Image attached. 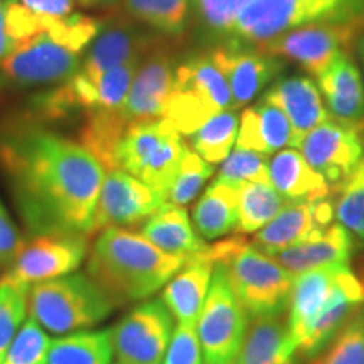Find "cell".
I'll use <instances>...</instances> for the list:
<instances>
[{"label": "cell", "instance_id": "6da1fadb", "mask_svg": "<svg viewBox=\"0 0 364 364\" xmlns=\"http://www.w3.org/2000/svg\"><path fill=\"white\" fill-rule=\"evenodd\" d=\"M0 167L31 236L95 233L105 167L80 142L21 120L0 132Z\"/></svg>", "mask_w": 364, "mask_h": 364}, {"label": "cell", "instance_id": "7a4b0ae2", "mask_svg": "<svg viewBox=\"0 0 364 364\" xmlns=\"http://www.w3.org/2000/svg\"><path fill=\"white\" fill-rule=\"evenodd\" d=\"M186 262V257L169 255L154 247L142 235L110 226L95 240L86 273L118 307L152 297Z\"/></svg>", "mask_w": 364, "mask_h": 364}, {"label": "cell", "instance_id": "3957f363", "mask_svg": "<svg viewBox=\"0 0 364 364\" xmlns=\"http://www.w3.org/2000/svg\"><path fill=\"white\" fill-rule=\"evenodd\" d=\"M206 255L215 265L225 268L231 290L250 318L287 311L295 277L270 255L240 236L208 247Z\"/></svg>", "mask_w": 364, "mask_h": 364}, {"label": "cell", "instance_id": "277c9868", "mask_svg": "<svg viewBox=\"0 0 364 364\" xmlns=\"http://www.w3.org/2000/svg\"><path fill=\"white\" fill-rule=\"evenodd\" d=\"M117 304L88 273H70L31 287L27 312L53 334H70L105 321Z\"/></svg>", "mask_w": 364, "mask_h": 364}, {"label": "cell", "instance_id": "5b68a950", "mask_svg": "<svg viewBox=\"0 0 364 364\" xmlns=\"http://www.w3.org/2000/svg\"><path fill=\"white\" fill-rule=\"evenodd\" d=\"M188 145L166 118L127 129L115 154V169L129 172L167 201Z\"/></svg>", "mask_w": 364, "mask_h": 364}, {"label": "cell", "instance_id": "8992f818", "mask_svg": "<svg viewBox=\"0 0 364 364\" xmlns=\"http://www.w3.org/2000/svg\"><path fill=\"white\" fill-rule=\"evenodd\" d=\"M364 31V16L329 17L295 27L279 38L258 43V53L289 58L304 70L318 76L338 54L348 53L349 46Z\"/></svg>", "mask_w": 364, "mask_h": 364}, {"label": "cell", "instance_id": "52a82bcc", "mask_svg": "<svg viewBox=\"0 0 364 364\" xmlns=\"http://www.w3.org/2000/svg\"><path fill=\"white\" fill-rule=\"evenodd\" d=\"M208 363L228 361L238 356L248 331V314L231 290L221 265H215L211 285L201 316L196 324Z\"/></svg>", "mask_w": 364, "mask_h": 364}, {"label": "cell", "instance_id": "ba28073f", "mask_svg": "<svg viewBox=\"0 0 364 364\" xmlns=\"http://www.w3.org/2000/svg\"><path fill=\"white\" fill-rule=\"evenodd\" d=\"M349 0H252L236 17L231 36L265 43L299 26L336 17Z\"/></svg>", "mask_w": 364, "mask_h": 364}, {"label": "cell", "instance_id": "9c48e42d", "mask_svg": "<svg viewBox=\"0 0 364 364\" xmlns=\"http://www.w3.org/2000/svg\"><path fill=\"white\" fill-rule=\"evenodd\" d=\"M174 332L172 316L162 299L145 300L112 329L118 364H161Z\"/></svg>", "mask_w": 364, "mask_h": 364}, {"label": "cell", "instance_id": "30bf717a", "mask_svg": "<svg viewBox=\"0 0 364 364\" xmlns=\"http://www.w3.org/2000/svg\"><path fill=\"white\" fill-rule=\"evenodd\" d=\"M83 54L73 51L48 31L27 39L0 63L7 85L38 86L65 83L81 70Z\"/></svg>", "mask_w": 364, "mask_h": 364}, {"label": "cell", "instance_id": "8fae6325", "mask_svg": "<svg viewBox=\"0 0 364 364\" xmlns=\"http://www.w3.org/2000/svg\"><path fill=\"white\" fill-rule=\"evenodd\" d=\"M88 236L41 235L24 245L7 275L27 287L70 275L88 257Z\"/></svg>", "mask_w": 364, "mask_h": 364}, {"label": "cell", "instance_id": "7c38bea8", "mask_svg": "<svg viewBox=\"0 0 364 364\" xmlns=\"http://www.w3.org/2000/svg\"><path fill=\"white\" fill-rule=\"evenodd\" d=\"M299 149L309 166L324 177L331 189H338L363 159V134L331 117L309 132Z\"/></svg>", "mask_w": 364, "mask_h": 364}, {"label": "cell", "instance_id": "4fadbf2b", "mask_svg": "<svg viewBox=\"0 0 364 364\" xmlns=\"http://www.w3.org/2000/svg\"><path fill=\"white\" fill-rule=\"evenodd\" d=\"M159 48L157 36L145 33L135 26L127 14L112 16L103 21L93 43L88 46L80 73L91 81H97L103 73L130 61H142Z\"/></svg>", "mask_w": 364, "mask_h": 364}, {"label": "cell", "instance_id": "5bb4252c", "mask_svg": "<svg viewBox=\"0 0 364 364\" xmlns=\"http://www.w3.org/2000/svg\"><path fill=\"white\" fill-rule=\"evenodd\" d=\"M166 199L122 169L108 171L100 189L95 231L110 226H134L152 216Z\"/></svg>", "mask_w": 364, "mask_h": 364}, {"label": "cell", "instance_id": "9a60e30c", "mask_svg": "<svg viewBox=\"0 0 364 364\" xmlns=\"http://www.w3.org/2000/svg\"><path fill=\"white\" fill-rule=\"evenodd\" d=\"M174 81L176 70L169 54L161 49L149 54L136 71L122 107V117L127 127L162 118Z\"/></svg>", "mask_w": 364, "mask_h": 364}, {"label": "cell", "instance_id": "2e32d148", "mask_svg": "<svg viewBox=\"0 0 364 364\" xmlns=\"http://www.w3.org/2000/svg\"><path fill=\"white\" fill-rule=\"evenodd\" d=\"M209 56L230 85L233 110L252 102L282 70V63L275 58L262 53H247L238 44L218 48Z\"/></svg>", "mask_w": 364, "mask_h": 364}, {"label": "cell", "instance_id": "e0dca14e", "mask_svg": "<svg viewBox=\"0 0 364 364\" xmlns=\"http://www.w3.org/2000/svg\"><path fill=\"white\" fill-rule=\"evenodd\" d=\"M324 93L331 117L358 132H364V86L361 73L349 58L338 54L321 75L316 76Z\"/></svg>", "mask_w": 364, "mask_h": 364}, {"label": "cell", "instance_id": "ac0fdd59", "mask_svg": "<svg viewBox=\"0 0 364 364\" xmlns=\"http://www.w3.org/2000/svg\"><path fill=\"white\" fill-rule=\"evenodd\" d=\"M263 100L280 108L289 118L292 127V147L297 149L309 132L331 118L316 85L304 76L279 81L267 91Z\"/></svg>", "mask_w": 364, "mask_h": 364}, {"label": "cell", "instance_id": "d6986e66", "mask_svg": "<svg viewBox=\"0 0 364 364\" xmlns=\"http://www.w3.org/2000/svg\"><path fill=\"white\" fill-rule=\"evenodd\" d=\"M206 250L189 257L184 267L167 282L162 292V302L179 324H198V318L206 302L209 285L215 273V263L208 258Z\"/></svg>", "mask_w": 364, "mask_h": 364}, {"label": "cell", "instance_id": "ffe728a7", "mask_svg": "<svg viewBox=\"0 0 364 364\" xmlns=\"http://www.w3.org/2000/svg\"><path fill=\"white\" fill-rule=\"evenodd\" d=\"M353 255V240L343 225H329L311 238L300 241L284 252L273 255L275 260L294 277L327 265H344Z\"/></svg>", "mask_w": 364, "mask_h": 364}, {"label": "cell", "instance_id": "44dd1931", "mask_svg": "<svg viewBox=\"0 0 364 364\" xmlns=\"http://www.w3.org/2000/svg\"><path fill=\"white\" fill-rule=\"evenodd\" d=\"M284 314L253 318L241 344L236 364H299Z\"/></svg>", "mask_w": 364, "mask_h": 364}, {"label": "cell", "instance_id": "7402d4cb", "mask_svg": "<svg viewBox=\"0 0 364 364\" xmlns=\"http://www.w3.org/2000/svg\"><path fill=\"white\" fill-rule=\"evenodd\" d=\"M140 235L154 247L177 257H194L209 247L196 233L188 211L167 201L144 221Z\"/></svg>", "mask_w": 364, "mask_h": 364}, {"label": "cell", "instance_id": "603a6c76", "mask_svg": "<svg viewBox=\"0 0 364 364\" xmlns=\"http://www.w3.org/2000/svg\"><path fill=\"white\" fill-rule=\"evenodd\" d=\"M344 265H348V263H344ZM344 265L321 267L302 273L295 279L289 307H287V311H289L287 326H289L294 344L306 331L309 322L317 316L326 300L331 297L332 290L338 285L339 273Z\"/></svg>", "mask_w": 364, "mask_h": 364}, {"label": "cell", "instance_id": "cb8c5ba5", "mask_svg": "<svg viewBox=\"0 0 364 364\" xmlns=\"http://www.w3.org/2000/svg\"><path fill=\"white\" fill-rule=\"evenodd\" d=\"M322 230L326 228H322L316 220L314 201H289L279 215L257 231L250 243L273 257Z\"/></svg>", "mask_w": 364, "mask_h": 364}, {"label": "cell", "instance_id": "d4e9b609", "mask_svg": "<svg viewBox=\"0 0 364 364\" xmlns=\"http://www.w3.org/2000/svg\"><path fill=\"white\" fill-rule=\"evenodd\" d=\"M285 145L292 147V127L280 108L262 100L243 112L236 147L268 157Z\"/></svg>", "mask_w": 364, "mask_h": 364}, {"label": "cell", "instance_id": "484cf974", "mask_svg": "<svg viewBox=\"0 0 364 364\" xmlns=\"http://www.w3.org/2000/svg\"><path fill=\"white\" fill-rule=\"evenodd\" d=\"M270 184L287 201H316L331 196L327 181L314 171L302 154L295 149L282 150L268 164Z\"/></svg>", "mask_w": 364, "mask_h": 364}, {"label": "cell", "instance_id": "4316f807", "mask_svg": "<svg viewBox=\"0 0 364 364\" xmlns=\"http://www.w3.org/2000/svg\"><path fill=\"white\" fill-rule=\"evenodd\" d=\"M238 191L218 179L204 191L193 211V220L199 235L206 240H216L236 230Z\"/></svg>", "mask_w": 364, "mask_h": 364}, {"label": "cell", "instance_id": "83f0119b", "mask_svg": "<svg viewBox=\"0 0 364 364\" xmlns=\"http://www.w3.org/2000/svg\"><path fill=\"white\" fill-rule=\"evenodd\" d=\"M112 329L76 331L54 339L48 364H112Z\"/></svg>", "mask_w": 364, "mask_h": 364}, {"label": "cell", "instance_id": "f1b7e54d", "mask_svg": "<svg viewBox=\"0 0 364 364\" xmlns=\"http://www.w3.org/2000/svg\"><path fill=\"white\" fill-rule=\"evenodd\" d=\"M174 83L193 90L218 112L233 110L230 85L211 56H196L182 63L176 70Z\"/></svg>", "mask_w": 364, "mask_h": 364}, {"label": "cell", "instance_id": "f546056e", "mask_svg": "<svg viewBox=\"0 0 364 364\" xmlns=\"http://www.w3.org/2000/svg\"><path fill=\"white\" fill-rule=\"evenodd\" d=\"M289 203L270 182H248L238 191V233H255Z\"/></svg>", "mask_w": 364, "mask_h": 364}, {"label": "cell", "instance_id": "4dcf8cb0", "mask_svg": "<svg viewBox=\"0 0 364 364\" xmlns=\"http://www.w3.org/2000/svg\"><path fill=\"white\" fill-rule=\"evenodd\" d=\"M124 9L132 19L166 36H179L188 26L189 0H124Z\"/></svg>", "mask_w": 364, "mask_h": 364}, {"label": "cell", "instance_id": "1f68e13d", "mask_svg": "<svg viewBox=\"0 0 364 364\" xmlns=\"http://www.w3.org/2000/svg\"><path fill=\"white\" fill-rule=\"evenodd\" d=\"M238 136V117L233 110L216 113L191 135V145L209 164H220L230 156Z\"/></svg>", "mask_w": 364, "mask_h": 364}, {"label": "cell", "instance_id": "d6a6232c", "mask_svg": "<svg viewBox=\"0 0 364 364\" xmlns=\"http://www.w3.org/2000/svg\"><path fill=\"white\" fill-rule=\"evenodd\" d=\"M46 27L48 21L31 14L19 0H0V63Z\"/></svg>", "mask_w": 364, "mask_h": 364}, {"label": "cell", "instance_id": "836d02e7", "mask_svg": "<svg viewBox=\"0 0 364 364\" xmlns=\"http://www.w3.org/2000/svg\"><path fill=\"white\" fill-rule=\"evenodd\" d=\"M31 287L19 284L11 275L0 280V364L4 363L7 349L24 324L27 314V299Z\"/></svg>", "mask_w": 364, "mask_h": 364}, {"label": "cell", "instance_id": "e575fe53", "mask_svg": "<svg viewBox=\"0 0 364 364\" xmlns=\"http://www.w3.org/2000/svg\"><path fill=\"white\" fill-rule=\"evenodd\" d=\"M312 364H364V306L341 326Z\"/></svg>", "mask_w": 364, "mask_h": 364}, {"label": "cell", "instance_id": "d590c367", "mask_svg": "<svg viewBox=\"0 0 364 364\" xmlns=\"http://www.w3.org/2000/svg\"><path fill=\"white\" fill-rule=\"evenodd\" d=\"M334 213L341 225L364 243V157L338 188Z\"/></svg>", "mask_w": 364, "mask_h": 364}, {"label": "cell", "instance_id": "8d00e7d4", "mask_svg": "<svg viewBox=\"0 0 364 364\" xmlns=\"http://www.w3.org/2000/svg\"><path fill=\"white\" fill-rule=\"evenodd\" d=\"M213 174H215L213 164L206 162L188 147L181 159L179 171L172 181L169 193H167V203L184 206V204L194 201L196 196L203 189L204 182Z\"/></svg>", "mask_w": 364, "mask_h": 364}, {"label": "cell", "instance_id": "74e56055", "mask_svg": "<svg viewBox=\"0 0 364 364\" xmlns=\"http://www.w3.org/2000/svg\"><path fill=\"white\" fill-rule=\"evenodd\" d=\"M53 339L38 321L29 317L9 346L2 364H48Z\"/></svg>", "mask_w": 364, "mask_h": 364}, {"label": "cell", "instance_id": "f35d334b", "mask_svg": "<svg viewBox=\"0 0 364 364\" xmlns=\"http://www.w3.org/2000/svg\"><path fill=\"white\" fill-rule=\"evenodd\" d=\"M216 179L236 189L248 182H270L267 156L253 152V150L235 147L233 152H230V156L223 161Z\"/></svg>", "mask_w": 364, "mask_h": 364}, {"label": "cell", "instance_id": "ab89813d", "mask_svg": "<svg viewBox=\"0 0 364 364\" xmlns=\"http://www.w3.org/2000/svg\"><path fill=\"white\" fill-rule=\"evenodd\" d=\"M252 0H196L199 16L209 29L220 34H230L240 12Z\"/></svg>", "mask_w": 364, "mask_h": 364}, {"label": "cell", "instance_id": "60d3db41", "mask_svg": "<svg viewBox=\"0 0 364 364\" xmlns=\"http://www.w3.org/2000/svg\"><path fill=\"white\" fill-rule=\"evenodd\" d=\"M162 364H203V348L196 326L176 327Z\"/></svg>", "mask_w": 364, "mask_h": 364}, {"label": "cell", "instance_id": "b9f144b4", "mask_svg": "<svg viewBox=\"0 0 364 364\" xmlns=\"http://www.w3.org/2000/svg\"><path fill=\"white\" fill-rule=\"evenodd\" d=\"M24 245L19 228L16 226L6 206L0 201V267L11 268Z\"/></svg>", "mask_w": 364, "mask_h": 364}, {"label": "cell", "instance_id": "7bdbcfd3", "mask_svg": "<svg viewBox=\"0 0 364 364\" xmlns=\"http://www.w3.org/2000/svg\"><path fill=\"white\" fill-rule=\"evenodd\" d=\"M31 14L44 21H56L68 17L75 9V0H19Z\"/></svg>", "mask_w": 364, "mask_h": 364}, {"label": "cell", "instance_id": "ee69618b", "mask_svg": "<svg viewBox=\"0 0 364 364\" xmlns=\"http://www.w3.org/2000/svg\"><path fill=\"white\" fill-rule=\"evenodd\" d=\"M83 7H112L118 0H78Z\"/></svg>", "mask_w": 364, "mask_h": 364}, {"label": "cell", "instance_id": "f6af8a7d", "mask_svg": "<svg viewBox=\"0 0 364 364\" xmlns=\"http://www.w3.org/2000/svg\"><path fill=\"white\" fill-rule=\"evenodd\" d=\"M358 51H359V56H361V61H363V66H364V34L359 36Z\"/></svg>", "mask_w": 364, "mask_h": 364}, {"label": "cell", "instance_id": "bcb514c9", "mask_svg": "<svg viewBox=\"0 0 364 364\" xmlns=\"http://www.w3.org/2000/svg\"><path fill=\"white\" fill-rule=\"evenodd\" d=\"M7 86V80H6V76L2 75V73H0V91H2L4 88H6Z\"/></svg>", "mask_w": 364, "mask_h": 364}, {"label": "cell", "instance_id": "7dc6e473", "mask_svg": "<svg viewBox=\"0 0 364 364\" xmlns=\"http://www.w3.org/2000/svg\"><path fill=\"white\" fill-rule=\"evenodd\" d=\"M206 364H236L235 359H228V361H211V363H206Z\"/></svg>", "mask_w": 364, "mask_h": 364}]
</instances>
